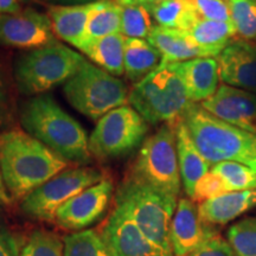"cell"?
I'll return each instance as SVG.
<instances>
[{
	"label": "cell",
	"instance_id": "6da1fadb",
	"mask_svg": "<svg viewBox=\"0 0 256 256\" xmlns=\"http://www.w3.org/2000/svg\"><path fill=\"white\" fill-rule=\"evenodd\" d=\"M69 166V162L19 128L0 133V168L12 200H24Z\"/></svg>",
	"mask_w": 256,
	"mask_h": 256
},
{
	"label": "cell",
	"instance_id": "7a4b0ae2",
	"mask_svg": "<svg viewBox=\"0 0 256 256\" xmlns=\"http://www.w3.org/2000/svg\"><path fill=\"white\" fill-rule=\"evenodd\" d=\"M20 124L25 132L68 162L81 165L92 162L87 132L52 96L28 98L20 110Z\"/></svg>",
	"mask_w": 256,
	"mask_h": 256
},
{
	"label": "cell",
	"instance_id": "3957f363",
	"mask_svg": "<svg viewBox=\"0 0 256 256\" xmlns=\"http://www.w3.org/2000/svg\"><path fill=\"white\" fill-rule=\"evenodd\" d=\"M192 142L211 166L236 162L256 171V136L218 119L191 102L182 115Z\"/></svg>",
	"mask_w": 256,
	"mask_h": 256
},
{
	"label": "cell",
	"instance_id": "277c9868",
	"mask_svg": "<svg viewBox=\"0 0 256 256\" xmlns=\"http://www.w3.org/2000/svg\"><path fill=\"white\" fill-rule=\"evenodd\" d=\"M115 206L132 218L150 241L168 256H174L170 232L177 198L128 176L118 188Z\"/></svg>",
	"mask_w": 256,
	"mask_h": 256
},
{
	"label": "cell",
	"instance_id": "5b68a950",
	"mask_svg": "<svg viewBox=\"0 0 256 256\" xmlns=\"http://www.w3.org/2000/svg\"><path fill=\"white\" fill-rule=\"evenodd\" d=\"M87 60L72 48L55 43L28 50L14 63V81L23 95H43L66 84Z\"/></svg>",
	"mask_w": 256,
	"mask_h": 256
},
{
	"label": "cell",
	"instance_id": "8992f818",
	"mask_svg": "<svg viewBox=\"0 0 256 256\" xmlns=\"http://www.w3.org/2000/svg\"><path fill=\"white\" fill-rule=\"evenodd\" d=\"M128 102L150 124L176 122L191 104L183 81L168 64H160L134 84Z\"/></svg>",
	"mask_w": 256,
	"mask_h": 256
},
{
	"label": "cell",
	"instance_id": "52a82bcc",
	"mask_svg": "<svg viewBox=\"0 0 256 256\" xmlns=\"http://www.w3.org/2000/svg\"><path fill=\"white\" fill-rule=\"evenodd\" d=\"M63 92L69 104L92 120L124 106L130 95L126 83L88 60L64 84Z\"/></svg>",
	"mask_w": 256,
	"mask_h": 256
},
{
	"label": "cell",
	"instance_id": "ba28073f",
	"mask_svg": "<svg viewBox=\"0 0 256 256\" xmlns=\"http://www.w3.org/2000/svg\"><path fill=\"white\" fill-rule=\"evenodd\" d=\"M176 122L162 124L146 138L132 166L133 178L177 198L180 192Z\"/></svg>",
	"mask_w": 256,
	"mask_h": 256
},
{
	"label": "cell",
	"instance_id": "9c48e42d",
	"mask_svg": "<svg viewBox=\"0 0 256 256\" xmlns=\"http://www.w3.org/2000/svg\"><path fill=\"white\" fill-rule=\"evenodd\" d=\"M148 124L132 106L124 104L104 114L89 136V151L98 159L116 158L145 142Z\"/></svg>",
	"mask_w": 256,
	"mask_h": 256
},
{
	"label": "cell",
	"instance_id": "30bf717a",
	"mask_svg": "<svg viewBox=\"0 0 256 256\" xmlns=\"http://www.w3.org/2000/svg\"><path fill=\"white\" fill-rule=\"evenodd\" d=\"M104 179V174L92 168L64 170L28 194L22 200V211L34 220H54L66 202Z\"/></svg>",
	"mask_w": 256,
	"mask_h": 256
},
{
	"label": "cell",
	"instance_id": "8fae6325",
	"mask_svg": "<svg viewBox=\"0 0 256 256\" xmlns=\"http://www.w3.org/2000/svg\"><path fill=\"white\" fill-rule=\"evenodd\" d=\"M58 43L48 14L31 8L0 14V46L32 50Z\"/></svg>",
	"mask_w": 256,
	"mask_h": 256
},
{
	"label": "cell",
	"instance_id": "7c38bea8",
	"mask_svg": "<svg viewBox=\"0 0 256 256\" xmlns=\"http://www.w3.org/2000/svg\"><path fill=\"white\" fill-rule=\"evenodd\" d=\"M113 188L112 180L104 178L66 202L56 211L54 220L66 230L82 232L104 216L110 206Z\"/></svg>",
	"mask_w": 256,
	"mask_h": 256
},
{
	"label": "cell",
	"instance_id": "4fadbf2b",
	"mask_svg": "<svg viewBox=\"0 0 256 256\" xmlns=\"http://www.w3.org/2000/svg\"><path fill=\"white\" fill-rule=\"evenodd\" d=\"M100 234L112 256H168L116 206Z\"/></svg>",
	"mask_w": 256,
	"mask_h": 256
},
{
	"label": "cell",
	"instance_id": "5bb4252c",
	"mask_svg": "<svg viewBox=\"0 0 256 256\" xmlns=\"http://www.w3.org/2000/svg\"><path fill=\"white\" fill-rule=\"evenodd\" d=\"M204 110L232 126L256 136V94L220 84L217 92L200 102Z\"/></svg>",
	"mask_w": 256,
	"mask_h": 256
},
{
	"label": "cell",
	"instance_id": "9a60e30c",
	"mask_svg": "<svg viewBox=\"0 0 256 256\" xmlns=\"http://www.w3.org/2000/svg\"><path fill=\"white\" fill-rule=\"evenodd\" d=\"M214 236L216 232L200 218L194 202L188 198L179 200L170 232L174 256H188Z\"/></svg>",
	"mask_w": 256,
	"mask_h": 256
},
{
	"label": "cell",
	"instance_id": "2e32d148",
	"mask_svg": "<svg viewBox=\"0 0 256 256\" xmlns=\"http://www.w3.org/2000/svg\"><path fill=\"white\" fill-rule=\"evenodd\" d=\"M217 60L224 84L256 94V43L236 38Z\"/></svg>",
	"mask_w": 256,
	"mask_h": 256
},
{
	"label": "cell",
	"instance_id": "e0dca14e",
	"mask_svg": "<svg viewBox=\"0 0 256 256\" xmlns=\"http://www.w3.org/2000/svg\"><path fill=\"white\" fill-rule=\"evenodd\" d=\"M183 81L188 100L194 104L206 101L220 87L218 60L214 57H200L183 62L168 63Z\"/></svg>",
	"mask_w": 256,
	"mask_h": 256
},
{
	"label": "cell",
	"instance_id": "ac0fdd59",
	"mask_svg": "<svg viewBox=\"0 0 256 256\" xmlns=\"http://www.w3.org/2000/svg\"><path fill=\"white\" fill-rule=\"evenodd\" d=\"M147 40L162 54V60L160 64L183 62L200 57L216 58L220 56L217 51L200 46L188 31L156 25L147 37Z\"/></svg>",
	"mask_w": 256,
	"mask_h": 256
},
{
	"label": "cell",
	"instance_id": "d6986e66",
	"mask_svg": "<svg viewBox=\"0 0 256 256\" xmlns=\"http://www.w3.org/2000/svg\"><path fill=\"white\" fill-rule=\"evenodd\" d=\"M96 2L81 5H51L48 8V17L52 24L56 37L78 48L84 40L86 28Z\"/></svg>",
	"mask_w": 256,
	"mask_h": 256
},
{
	"label": "cell",
	"instance_id": "ffe728a7",
	"mask_svg": "<svg viewBox=\"0 0 256 256\" xmlns=\"http://www.w3.org/2000/svg\"><path fill=\"white\" fill-rule=\"evenodd\" d=\"M254 208H256V188L228 192L202 202L198 206V214L204 222L214 226L226 224Z\"/></svg>",
	"mask_w": 256,
	"mask_h": 256
},
{
	"label": "cell",
	"instance_id": "44dd1931",
	"mask_svg": "<svg viewBox=\"0 0 256 256\" xmlns=\"http://www.w3.org/2000/svg\"><path fill=\"white\" fill-rule=\"evenodd\" d=\"M176 136L180 178L185 192L192 198L197 182L210 171L211 165L198 152L182 119L176 124Z\"/></svg>",
	"mask_w": 256,
	"mask_h": 256
},
{
	"label": "cell",
	"instance_id": "7402d4cb",
	"mask_svg": "<svg viewBox=\"0 0 256 256\" xmlns=\"http://www.w3.org/2000/svg\"><path fill=\"white\" fill-rule=\"evenodd\" d=\"M124 43L126 37L120 32L83 42L78 50L101 69L119 78L124 75Z\"/></svg>",
	"mask_w": 256,
	"mask_h": 256
},
{
	"label": "cell",
	"instance_id": "603a6c76",
	"mask_svg": "<svg viewBox=\"0 0 256 256\" xmlns=\"http://www.w3.org/2000/svg\"><path fill=\"white\" fill-rule=\"evenodd\" d=\"M162 54L147 40L128 38L124 43V75L133 84L159 68Z\"/></svg>",
	"mask_w": 256,
	"mask_h": 256
},
{
	"label": "cell",
	"instance_id": "cb8c5ba5",
	"mask_svg": "<svg viewBox=\"0 0 256 256\" xmlns=\"http://www.w3.org/2000/svg\"><path fill=\"white\" fill-rule=\"evenodd\" d=\"M150 11L158 26L188 32L200 19L191 0H159Z\"/></svg>",
	"mask_w": 256,
	"mask_h": 256
},
{
	"label": "cell",
	"instance_id": "d4e9b609",
	"mask_svg": "<svg viewBox=\"0 0 256 256\" xmlns=\"http://www.w3.org/2000/svg\"><path fill=\"white\" fill-rule=\"evenodd\" d=\"M120 32L121 5L118 0H100L96 2L95 8L89 16L83 42L120 34Z\"/></svg>",
	"mask_w": 256,
	"mask_h": 256
},
{
	"label": "cell",
	"instance_id": "484cf974",
	"mask_svg": "<svg viewBox=\"0 0 256 256\" xmlns=\"http://www.w3.org/2000/svg\"><path fill=\"white\" fill-rule=\"evenodd\" d=\"M198 44L220 54L236 40V30L232 22H216L198 19L188 31Z\"/></svg>",
	"mask_w": 256,
	"mask_h": 256
},
{
	"label": "cell",
	"instance_id": "4316f807",
	"mask_svg": "<svg viewBox=\"0 0 256 256\" xmlns=\"http://www.w3.org/2000/svg\"><path fill=\"white\" fill-rule=\"evenodd\" d=\"M64 256H112L101 234L87 229L70 234L63 238Z\"/></svg>",
	"mask_w": 256,
	"mask_h": 256
},
{
	"label": "cell",
	"instance_id": "83f0119b",
	"mask_svg": "<svg viewBox=\"0 0 256 256\" xmlns=\"http://www.w3.org/2000/svg\"><path fill=\"white\" fill-rule=\"evenodd\" d=\"M211 172L220 176L230 192L256 188V171L236 162H222L211 166Z\"/></svg>",
	"mask_w": 256,
	"mask_h": 256
},
{
	"label": "cell",
	"instance_id": "f1b7e54d",
	"mask_svg": "<svg viewBox=\"0 0 256 256\" xmlns=\"http://www.w3.org/2000/svg\"><path fill=\"white\" fill-rule=\"evenodd\" d=\"M154 25L148 8L142 5H121V34L128 38L150 36Z\"/></svg>",
	"mask_w": 256,
	"mask_h": 256
},
{
	"label": "cell",
	"instance_id": "f546056e",
	"mask_svg": "<svg viewBox=\"0 0 256 256\" xmlns=\"http://www.w3.org/2000/svg\"><path fill=\"white\" fill-rule=\"evenodd\" d=\"M236 38L256 43V5L252 0H228Z\"/></svg>",
	"mask_w": 256,
	"mask_h": 256
},
{
	"label": "cell",
	"instance_id": "4dcf8cb0",
	"mask_svg": "<svg viewBox=\"0 0 256 256\" xmlns=\"http://www.w3.org/2000/svg\"><path fill=\"white\" fill-rule=\"evenodd\" d=\"M226 238L238 256H256V217L232 224Z\"/></svg>",
	"mask_w": 256,
	"mask_h": 256
},
{
	"label": "cell",
	"instance_id": "1f68e13d",
	"mask_svg": "<svg viewBox=\"0 0 256 256\" xmlns=\"http://www.w3.org/2000/svg\"><path fill=\"white\" fill-rule=\"evenodd\" d=\"M19 256H64V244L56 234L36 230L31 234Z\"/></svg>",
	"mask_w": 256,
	"mask_h": 256
},
{
	"label": "cell",
	"instance_id": "d6a6232c",
	"mask_svg": "<svg viewBox=\"0 0 256 256\" xmlns=\"http://www.w3.org/2000/svg\"><path fill=\"white\" fill-rule=\"evenodd\" d=\"M228 192L230 191L226 188L223 179L220 176L214 174V172L209 171L197 182L194 190V196H192L191 200L202 203V202L211 200V198L222 196V194H228Z\"/></svg>",
	"mask_w": 256,
	"mask_h": 256
},
{
	"label": "cell",
	"instance_id": "836d02e7",
	"mask_svg": "<svg viewBox=\"0 0 256 256\" xmlns=\"http://www.w3.org/2000/svg\"><path fill=\"white\" fill-rule=\"evenodd\" d=\"M200 19L232 22L229 2L226 0H191Z\"/></svg>",
	"mask_w": 256,
	"mask_h": 256
},
{
	"label": "cell",
	"instance_id": "e575fe53",
	"mask_svg": "<svg viewBox=\"0 0 256 256\" xmlns=\"http://www.w3.org/2000/svg\"><path fill=\"white\" fill-rule=\"evenodd\" d=\"M188 256H238L229 242L220 238L214 236L206 243L192 252Z\"/></svg>",
	"mask_w": 256,
	"mask_h": 256
},
{
	"label": "cell",
	"instance_id": "d590c367",
	"mask_svg": "<svg viewBox=\"0 0 256 256\" xmlns=\"http://www.w3.org/2000/svg\"><path fill=\"white\" fill-rule=\"evenodd\" d=\"M12 115H14V102H12L11 90L0 68V133L6 130L5 128L11 124Z\"/></svg>",
	"mask_w": 256,
	"mask_h": 256
},
{
	"label": "cell",
	"instance_id": "8d00e7d4",
	"mask_svg": "<svg viewBox=\"0 0 256 256\" xmlns=\"http://www.w3.org/2000/svg\"><path fill=\"white\" fill-rule=\"evenodd\" d=\"M19 247L16 238L8 232L0 228V256H19Z\"/></svg>",
	"mask_w": 256,
	"mask_h": 256
},
{
	"label": "cell",
	"instance_id": "74e56055",
	"mask_svg": "<svg viewBox=\"0 0 256 256\" xmlns=\"http://www.w3.org/2000/svg\"><path fill=\"white\" fill-rule=\"evenodd\" d=\"M22 10V0H0V14H17Z\"/></svg>",
	"mask_w": 256,
	"mask_h": 256
},
{
	"label": "cell",
	"instance_id": "f35d334b",
	"mask_svg": "<svg viewBox=\"0 0 256 256\" xmlns=\"http://www.w3.org/2000/svg\"><path fill=\"white\" fill-rule=\"evenodd\" d=\"M12 198L10 197L8 188L5 186L4 179H2V168H0V206H8L11 203Z\"/></svg>",
	"mask_w": 256,
	"mask_h": 256
},
{
	"label": "cell",
	"instance_id": "ab89813d",
	"mask_svg": "<svg viewBox=\"0 0 256 256\" xmlns=\"http://www.w3.org/2000/svg\"><path fill=\"white\" fill-rule=\"evenodd\" d=\"M159 0H118L120 5H142L146 8H151L152 5H154Z\"/></svg>",
	"mask_w": 256,
	"mask_h": 256
},
{
	"label": "cell",
	"instance_id": "60d3db41",
	"mask_svg": "<svg viewBox=\"0 0 256 256\" xmlns=\"http://www.w3.org/2000/svg\"><path fill=\"white\" fill-rule=\"evenodd\" d=\"M57 2H60L62 5H81L89 4V2H100V0H55Z\"/></svg>",
	"mask_w": 256,
	"mask_h": 256
},
{
	"label": "cell",
	"instance_id": "b9f144b4",
	"mask_svg": "<svg viewBox=\"0 0 256 256\" xmlns=\"http://www.w3.org/2000/svg\"><path fill=\"white\" fill-rule=\"evenodd\" d=\"M252 2H254V4L256 5V0H252Z\"/></svg>",
	"mask_w": 256,
	"mask_h": 256
}]
</instances>
